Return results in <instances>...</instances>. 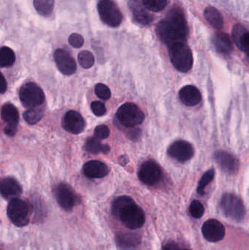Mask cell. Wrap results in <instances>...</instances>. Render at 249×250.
Here are the masks:
<instances>
[{"mask_svg":"<svg viewBox=\"0 0 249 250\" xmlns=\"http://www.w3.org/2000/svg\"><path fill=\"white\" fill-rule=\"evenodd\" d=\"M7 84L3 75L0 73V94L4 93L7 90Z\"/></svg>","mask_w":249,"mask_h":250,"instance_id":"74e56055","label":"cell"},{"mask_svg":"<svg viewBox=\"0 0 249 250\" xmlns=\"http://www.w3.org/2000/svg\"><path fill=\"white\" fill-rule=\"evenodd\" d=\"M1 117L7 125H18L19 114L17 108L10 104L3 105L1 108Z\"/></svg>","mask_w":249,"mask_h":250,"instance_id":"cb8c5ba5","label":"cell"},{"mask_svg":"<svg viewBox=\"0 0 249 250\" xmlns=\"http://www.w3.org/2000/svg\"><path fill=\"white\" fill-rule=\"evenodd\" d=\"M85 148L88 152L93 154H97L99 153L106 154L110 151V146L101 144L99 140L95 138V137L89 138L86 141V144H85Z\"/></svg>","mask_w":249,"mask_h":250,"instance_id":"d4e9b609","label":"cell"},{"mask_svg":"<svg viewBox=\"0 0 249 250\" xmlns=\"http://www.w3.org/2000/svg\"><path fill=\"white\" fill-rule=\"evenodd\" d=\"M63 128L75 135L81 133L85 128V121L82 116L76 111H70L65 114L62 120Z\"/></svg>","mask_w":249,"mask_h":250,"instance_id":"9a60e30c","label":"cell"},{"mask_svg":"<svg viewBox=\"0 0 249 250\" xmlns=\"http://www.w3.org/2000/svg\"><path fill=\"white\" fill-rule=\"evenodd\" d=\"M190 212L194 218H200L204 214V207L200 201L195 200L190 204Z\"/></svg>","mask_w":249,"mask_h":250,"instance_id":"1f68e13d","label":"cell"},{"mask_svg":"<svg viewBox=\"0 0 249 250\" xmlns=\"http://www.w3.org/2000/svg\"><path fill=\"white\" fill-rule=\"evenodd\" d=\"M162 177V170L155 162L149 160L140 166L138 178L144 185H153L157 183Z\"/></svg>","mask_w":249,"mask_h":250,"instance_id":"30bf717a","label":"cell"},{"mask_svg":"<svg viewBox=\"0 0 249 250\" xmlns=\"http://www.w3.org/2000/svg\"><path fill=\"white\" fill-rule=\"evenodd\" d=\"M7 213L10 221L17 227L29 224V208L25 201L19 198L11 200L7 206Z\"/></svg>","mask_w":249,"mask_h":250,"instance_id":"8992f818","label":"cell"},{"mask_svg":"<svg viewBox=\"0 0 249 250\" xmlns=\"http://www.w3.org/2000/svg\"><path fill=\"white\" fill-rule=\"evenodd\" d=\"M232 38L235 45L241 51L248 54L249 49V34L244 25L236 23L232 28Z\"/></svg>","mask_w":249,"mask_h":250,"instance_id":"ffe728a7","label":"cell"},{"mask_svg":"<svg viewBox=\"0 0 249 250\" xmlns=\"http://www.w3.org/2000/svg\"><path fill=\"white\" fill-rule=\"evenodd\" d=\"M213 43L217 52L219 54L228 55L233 50L232 39L228 34L224 32H217L213 38Z\"/></svg>","mask_w":249,"mask_h":250,"instance_id":"44dd1931","label":"cell"},{"mask_svg":"<svg viewBox=\"0 0 249 250\" xmlns=\"http://www.w3.org/2000/svg\"><path fill=\"white\" fill-rule=\"evenodd\" d=\"M43 117V111L39 108H31L23 113V119L29 125H35L39 123Z\"/></svg>","mask_w":249,"mask_h":250,"instance_id":"83f0119b","label":"cell"},{"mask_svg":"<svg viewBox=\"0 0 249 250\" xmlns=\"http://www.w3.org/2000/svg\"><path fill=\"white\" fill-rule=\"evenodd\" d=\"M16 61L14 51L8 47L0 48V67H8L13 65Z\"/></svg>","mask_w":249,"mask_h":250,"instance_id":"4316f807","label":"cell"},{"mask_svg":"<svg viewBox=\"0 0 249 250\" xmlns=\"http://www.w3.org/2000/svg\"><path fill=\"white\" fill-rule=\"evenodd\" d=\"M54 60L58 70L65 76H71L77 70V64L71 55L65 50H56Z\"/></svg>","mask_w":249,"mask_h":250,"instance_id":"7c38bea8","label":"cell"},{"mask_svg":"<svg viewBox=\"0 0 249 250\" xmlns=\"http://www.w3.org/2000/svg\"><path fill=\"white\" fill-rule=\"evenodd\" d=\"M69 43L74 47V48H79L83 46L84 43V40L81 35L77 33H73L70 35L68 38Z\"/></svg>","mask_w":249,"mask_h":250,"instance_id":"d590c367","label":"cell"},{"mask_svg":"<svg viewBox=\"0 0 249 250\" xmlns=\"http://www.w3.org/2000/svg\"><path fill=\"white\" fill-rule=\"evenodd\" d=\"M117 244L121 249L129 250L134 249L140 244L139 236L132 233H121L117 236Z\"/></svg>","mask_w":249,"mask_h":250,"instance_id":"603a6c76","label":"cell"},{"mask_svg":"<svg viewBox=\"0 0 249 250\" xmlns=\"http://www.w3.org/2000/svg\"><path fill=\"white\" fill-rule=\"evenodd\" d=\"M143 6L152 12H160L165 8L168 0H142Z\"/></svg>","mask_w":249,"mask_h":250,"instance_id":"4dcf8cb0","label":"cell"},{"mask_svg":"<svg viewBox=\"0 0 249 250\" xmlns=\"http://www.w3.org/2000/svg\"><path fill=\"white\" fill-rule=\"evenodd\" d=\"M22 188L13 178H4L0 180V194L7 200L19 198L21 195Z\"/></svg>","mask_w":249,"mask_h":250,"instance_id":"2e32d148","label":"cell"},{"mask_svg":"<svg viewBox=\"0 0 249 250\" xmlns=\"http://www.w3.org/2000/svg\"><path fill=\"white\" fill-rule=\"evenodd\" d=\"M95 91L96 96L104 101H107L111 98V90L106 85L103 83H97L95 86Z\"/></svg>","mask_w":249,"mask_h":250,"instance_id":"d6a6232c","label":"cell"},{"mask_svg":"<svg viewBox=\"0 0 249 250\" xmlns=\"http://www.w3.org/2000/svg\"><path fill=\"white\" fill-rule=\"evenodd\" d=\"M187 250V249H186V250Z\"/></svg>","mask_w":249,"mask_h":250,"instance_id":"ab89813d","label":"cell"},{"mask_svg":"<svg viewBox=\"0 0 249 250\" xmlns=\"http://www.w3.org/2000/svg\"><path fill=\"white\" fill-rule=\"evenodd\" d=\"M101 20L111 27H117L122 21V15L112 0H100L97 4Z\"/></svg>","mask_w":249,"mask_h":250,"instance_id":"ba28073f","label":"cell"},{"mask_svg":"<svg viewBox=\"0 0 249 250\" xmlns=\"http://www.w3.org/2000/svg\"><path fill=\"white\" fill-rule=\"evenodd\" d=\"M170 157L181 163H185L192 158L194 154V147L188 141L184 140L172 143L168 149Z\"/></svg>","mask_w":249,"mask_h":250,"instance_id":"8fae6325","label":"cell"},{"mask_svg":"<svg viewBox=\"0 0 249 250\" xmlns=\"http://www.w3.org/2000/svg\"><path fill=\"white\" fill-rule=\"evenodd\" d=\"M112 212L127 229L134 230L140 229L145 224L146 217L143 209L130 197L115 198L113 203Z\"/></svg>","mask_w":249,"mask_h":250,"instance_id":"7a4b0ae2","label":"cell"},{"mask_svg":"<svg viewBox=\"0 0 249 250\" xmlns=\"http://www.w3.org/2000/svg\"><path fill=\"white\" fill-rule=\"evenodd\" d=\"M85 176L90 179H101L109 173V168L105 163L98 160L87 162L83 167Z\"/></svg>","mask_w":249,"mask_h":250,"instance_id":"ac0fdd59","label":"cell"},{"mask_svg":"<svg viewBox=\"0 0 249 250\" xmlns=\"http://www.w3.org/2000/svg\"><path fill=\"white\" fill-rule=\"evenodd\" d=\"M162 250H181L178 248V245L174 242H171V243L167 244L165 247H164Z\"/></svg>","mask_w":249,"mask_h":250,"instance_id":"f35d334b","label":"cell"},{"mask_svg":"<svg viewBox=\"0 0 249 250\" xmlns=\"http://www.w3.org/2000/svg\"><path fill=\"white\" fill-rule=\"evenodd\" d=\"M54 195L58 205L66 211L71 210L78 202L77 195L67 184H58L54 189Z\"/></svg>","mask_w":249,"mask_h":250,"instance_id":"9c48e42d","label":"cell"},{"mask_svg":"<svg viewBox=\"0 0 249 250\" xmlns=\"http://www.w3.org/2000/svg\"><path fill=\"white\" fill-rule=\"evenodd\" d=\"M214 159L222 171L227 174H235L239 170V161L230 153L225 151H218L215 153Z\"/></svg>","mask_w":249,"mask_h":250,"instance_id":"4fadbf2b","label":"cell"},{"mask_svg":"<svg viewBox=\"0 0 249 250\" xmlns=\"http://www.w3.org/2000/svg\"><path fill=\"white\" fill-rule=\"evenodd\" d=\"M179 98L183 104L187 106H194L201 102L202 95L195 86L187 85L179 92Z\"/></svg>","mask_w":249,"mask_h":250,"instance_id":"d6986e66","label":"cell"},{"mask_svg":"<svg viewBox=\"0 0 249 250\" xmlns=\"http://www.w3.org/2000/svg\"><path fill=\"white\" fill-rule=\"evenodd\" d=\"M222 212L226 217L235 221H241L245 217L246 208L241 198L234 194L226 193L220 203Z\"/></svg>","mask_w":249,"mask_h":250,"instance_id":"5b68a950","label":"cell"},{"mask_svg":"<svg viewBox=\"0 0 249 250\" xmlns=\"http://www.w3.org/2000/svg\"><path fill=\"white\" fill-rule=\"evenodd\" d=\"M128 7L133 13V19L142 26H146L152 23L153 16L147 11L146 7L137 0H130Z\"/></svg>","mask_w":249,"mask_h":250,"instance_id":"e0dca14e","label":"cell"},{"mask_svg":"<svg viewBox=\"0 0 249 250\" xmlns=\"http://www.w3.org/2000/svg\"><path fill=\"white\" fill-rule=\"evenodd\" d=\"M168 48L170 59L174 67L181 73L190 71L193 66V55L187 43L176 42Z\"/></svg>","mask_w":249,"mask_h":250,"instance_id":"3957f363","label":"cell"},{"mask_svg":"<svg viewBox=\"0 0 249 250\" xmlns=\"http://www.w3.org/2000/svg\"><path fill=\"white\" fill-rule=\"evenodd\" d=\"M4 133L8 136L13 137L17 132V125H6L4 129Z\"/></svg>","mask_w":249,"mask_h":250,"instance_id":"8d00e7d4","label":"cell"},{"mask_svg":"<svg viewBox=\"0 0 249 250\" xmlns=\"http://www.w3.org/2000/svg\"><path fill=\"white\" fill-rule=\"evenodd\" d=\"M202 233L205 239L209 242H217L225 237V229L220 222L211 219L203 224Z\"/></svg>","mask_w":249,"mask_h":250,"instance_id":"5bb4252c","label":"cell"},{"mask_svg":"<svg viewBox=\"0 0 249 250\" xmlns=\"http://www.w3.org/2000/svg\"><path fill=\"white\" fill-rule=\"evenodd\" d=\"M79 64L85 69H89L95 64V57L93 54L89 51H83L78 54Z\"/></svg>","mask_w":249,"mask_h":250,"instance_id":"f546056e","label":"cell"},{"mask_svg":"<svg viewBox=\"0 0 249 250\" xmlns=\"http://www.w3.org/2000/svg\"><path fill=\"white\" fill-rule=\"evenodd\" d=\"M110 129L106 125H101L96 126L95 129V137L99 140L106 139L109 137Z\"/></svg>","mask_w":249,"mask_h":250,"instance_id":"836d02e7","label":"cell"},{"mask_svg":"<svg viewBox=\"0 0 249 250\" xmlns=\"http://www.w3.org/2000/svg\"><path fill=\"white\" fill-rule=\"evenodd\" d=\"M33 4L39 15L48 16L54 10V0H34Z\"/></svg>","mask_w":249,"mask_h":250,"instance_id":"484cf974","label":"cell"},{"mask_svg":"<svg viewBox=\"0 0 249 250\" xmlns=\"http://www.w3.org/2000/svg\"><path fill=\"white\" fill-rule=\"evenodd\" d=\"M92 112L96 115V117H102L105 115L106 113V108H105V104H102V102L99 101H95L92 103L91 105Z\"/></svg>","mask_w":249,"mask_h":250,"instance_id":"e575fe53","label":"cell"},{"mask_svg":"<svg viewBox=\"0 0 249 250\" xmlns=\"http://www.w3.org/2000/svg\"><path fill=\"white\" fill-rule=\"evenodd\" d=\"M19 98L23 106L35 108L42 105L45 101V94L42 89L36 83H26L19 91Z\"/></svg>","mask_w":249,"mask_h":250,"instance_id":"52a82bcc","label":"cell"},{"mask_svg":"<svg viewBox=\"0 0 249 250\" xmlns=\"http://www.w3.org/2000/svg\"><path fill=\"white\" fill-rule=\"evenodd\" d=\"M159 39L168 47L176 42H185L188 35V26L184 12L174 7L167 13L163 20L156 26Z\"/></svg>","mask_w":249,"mask_h":250,"instance_id":"6da1fadb","label":"cell"},{"mask_svg":"<svg viewBox=\"0 0 249 250\" xmlns=\"http://www.w3.org/2000/svg\"></svg>","mask_w":249,"mask_h":250,"instance_id":"60d3db41","label":"cell"},{"mask_svg":"<svg viewBox=\"0 0 249 250\" xmlns=\"http://www.w3.org/2000/svg\"><path fill=\"white\" fill-rule=\"evenodd\" d=\"M215 170L214 169H210L206 171L202 176L201 179L199 182L198 187H197V192L200 195H205V189L206 187L211 183L214 179Z\"/></svg>","mask_w":249,"mask_h":250,"instance_id":"f1b7e54d","label":"cell"},{"mask_svg":"<svg viewBox=\"0 0 249 250\" xmlns=\"http://www.w3.org/2000/svg\"><path fill=\"white\" fill-rule=\"evenodd\" d=\"M205 19L212 27L221 29L223 27L224 20L219 10L212 6L206 7L204 11Z\"/></svg>","mask_w":249,"mask_h":250,"instance_id":"7402d4cb","label":"cell"},{"mask_svg":"<svg viewBox=\"0 0 249 250\" xmlns=\"http://www.w3.org/2000/svg\"><path fill=\"white\" fill-rule=\"evenodd\" d=\"M116 117L123 126L132 128L144 121L145 114L135 104L126 103L118 108Z\"/></svg>","mask_w":249,"mask_h":250,"instance_id":"277c9868","label":"cell"}]
</instances>
